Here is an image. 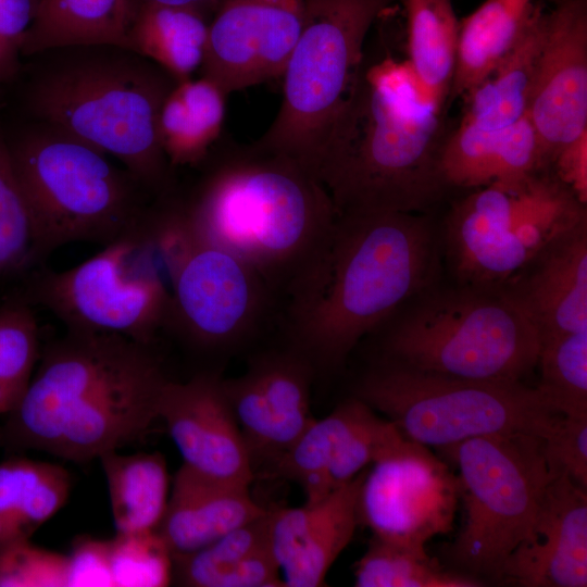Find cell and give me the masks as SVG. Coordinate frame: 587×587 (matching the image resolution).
<instances>
[{"label": "cell", "instance_id": "cell-1", "mask_svg": "<svg viewBox=\"0 0 587 587\" xmlns=\"http://www.w3.org/2000/svg\"><path fill=\"white\" fill-rule=\"evenodd\" d=\"M442 255L430 213L337 214L324 250L280 304L286 345L315 374L337 371L363 337L436 287Z\"/></svg>", "mask_w": 587, "mask_h": 587}, {"label": "cell", "instance_id": "cell-2", "mask_svg": "<svg viewBox=\"0 0 587 587\" xmlns=\"http://www.w3.org/2000/svg\"><path fill=\"white\" fill-rule=\"evenodd\" d=\"M0 445L86 463L140 439L170 380L153 345L66 329L43 347Z\"/></svg>", "mask_w": 587, "mask_h": 587}, {"label": "cell", "instance_id": "cell-3", "mask_svg": "<svg viewBox=\"0 0 587 587\" xmlns=\"http://www.w3.org/2000/svg\"><path fill=\"white\" fill-rule=\"evenodd\" d=\"M446 137L444 110L420 91L407 63L364 51L313 172L337 214L430 213L449 189L440 168Z\"/></svg>", "mask_w": 587, "mask_h": 587}, {"label": "cell", "instance_id": "cell-4", "mask_svg": "<svg viewBox=\"0 0 587 587\" xmlns=\"http://www.w3.org/2000/svg\"><path fill=\"white\" fill-rule=\"evenodd\" d=\"M216 143L183 196L192 229L252 267L282 303L332 235L333 200L316 175L287 154L255 142Z\"/></svg>", "mask_w": 587, "mask_h": 587}, {"label": "cell", "instance_id": "cell-5", "mask_svg": "<svg viewBox=\"0 0 587 587\" xmlns=\"http://www.w3.org/2000/svg\"><path fill=\"white\" fill-rule=\"evenodd\" d=\"M51 58L30 80L26 103L43 124L118 159L154 198L176 190L159 142L161 105L177 82L140 54L79 45Z\"/></svg>", "mask_w": 587, "mask_h": 587}, {"label": "cell", "instance_id": "cell-6", "mask_svg": "<svg viewBox=\"0 0 587 587\" xmlns=\"http://www.w3.org/2000/svg\"><path fill=\"white\" fill-rule=\"evenodd\" d=\"M192 241L183 196L174 191L154 199L134 226L80 264L35 270L20 292L66 329L153 345Z\"/></svg>", "mask_w": 587, "mask_h": 587}, {"label": "cell", "instance_id": "cell-7", "mask_svg": "<svg viewBox=\"0 0 587 587\" xmlns=\"http://www.w3.org/2000/svg\"><path fill=\"white\" fill-rule=\"evenodd\" d=\"M32 216L40 265L64 245L102 247L134 226L155 199L95 147L43 123L7 137Z\"/></svg>", "mask_w": 587, "mask_h": 587}, {"label": "cell", "instance_id": "cell-8", "mask_svg": "<svg viewBox=\"0 0 587 587\" xmlns=\"http://www.w3.org/2000/svg\"><path fill=\"white\" fill-rule=\"evenodd\" d=\"M413 302L378 328L380 358L479 382H522L537 365L538 333L502 290L457 284Z\"/></svg>", "mask_w": 587, "mask_h": 587}, {"label": "cell", "instance_id": "cell-9", "mask_svg": "<svg viewBox=\"0 0 587 587\" xmlns=\"http://www.w3.org/2000/svg\"><path fill=\"white\" fill-rule=\"evenodd\" d=\"M587 222V208L549 170L471 189L440 229L459 285L503 289L552 242Z\"/></svg>", "mask_w": 587, "mask_h": 587}, {"label": "cell", "instance_id": "cell-10", "mask_svg": "<svg viewBox=\"0 0 587 587\" xmlns=\"http://www.w3.org/2000/svg\"><path fill=\"white\" fill-rule=\"evenodd\" d=\"M353 396L385 414L405 439L440 450L494 435L544 438L559 416L522 382L449 377L383 358L357 382Z\"/></svg>", "mask_w": 587, "mask_h": 587}, {"label": "cell", "instance_id": "cell-11", "mask_svg": "<svg viewBox=\"0 0 587 587\" xmlns=\"http://www.w3.org/2000/svg\"><path fill=\"white\" fill-rule=\"evenodd\" d=\"M302 2V27L280 76L279 110L254 142L313 172L322 142L359 73L366 37L394 0Z\"/></svg>", "mask_w": 587, "mask_h": 587}, {"label": "cell", "instance_id": "cell-12", "mask_svg": "<svg viewBox=\"0 0 587 587\" xmlns=\"http://www.w3.org/2000/svg\"><path fill=\"white\" fill-rule=\"evenodd\" d=\"M441 450L458 467L465 509L464 525L446 549L447 557L462 574L500 582L503 565L526 535L554 473L542 437L485 436Z\"/></svg>", "mask_w": 587, "mask_h": 587}, {"label": "cell", "instance_id": "cell-13", "mask_svg": "<svg viewBox=\"0 0 587 587\" xmlns=\"http://www.w3.org/2000/svg\"><path fill=\"white\" fill-rule=\"evenodd\" d=\"M193 235L163 330L193 351L225 353L252 339L280 303L247 263Z\"/></svg>", "mask_w": 587, "mask_h": 587}, {"label": "cell", "instance_id": "cell-14", "mask_svg": "<svg viewBox=\"0 0 587 587\" xmlns=\"http://www.w3.org/2000/svg\"><path fill=\"white\" fill-rule=\"evenodd\" d=\"M459 496L458 477L447 464L404 439L366 471L358 516L378 539L426 550L433 537L452 528Z\"/></svg>", "mask_w": 587, "mask_h": 587}, {"label": "cell", "instance_id": "cell-15", "mask_svg": "<svg viewBox=\"0 0 587 587\" xmlns=\"http://www.w3.org/2000/svg\"><path fill=\"white\" fill-rule=\"evenodd\" d=\"M315 375L308 360L286 345L253 357L242 375L222 379L254 476L268 474L314 420Z\"/></svg>", "mask_w": 587, "mask_h": 587}, {"label": "cell", "instance_id": "cell-16", "mask_svg": "<svg viewBox=\"0 0 587 587\" xmlns=\"http://www.w3.org/2000/svg\"><path fill=\"white\" fill-rule=\"evenodd\" d=\"M302 22V0H220L201 76L227 96L280 77Z\"/></svg>", "mask_w": 587, "mask_h": 587}, {"label": "cell", "instance_id": "cell-17", "mask_svg": "<svg viewBox=\"0 0 587 587\" xmlns=\"http://www.w3.org/2000/svg\"><path fill=\"white\" fill-rule=\"evenodd\" d=\"M527 117L539 142L542 170L587 132V0H558L545 12Z\"/></svg>", "mask_w": 587, "mask_h": 587}, {"label": "cell", "instance_id": "cell-18", "mask_svg": "<svg viewBox=\"0 0 587 587\" xmlns=\"http://www.w3.org/2000/svg\"><path fill=\"white\" fill-rule=\"evenodd\" d=\"M223 377L199 372L186 382L168 380L158 417L183 457V464L215 480L249 486L255 478Z\"/></svg>", "mask_w": 587, "mask_h": 587}, {"label": "cell", "instance_id": "cell-19", "mask_svg": "<svg viewBox=\"0 0 587 587\" xmlns=\"http://www.w3.org/2000/svg\"><path fill=\"white\" fill-rule=\"evenodd\" d=\"M500 583L587 586V488L554 472L530 526L507 559Z\"/></svg>", "mask_w": 587, "mask_h": 587}, {"label": "cell", "instance_id": "cell-20", "mask_svg": "<svg viewBox=\"0 0 587 587\" xmlns=\"http://www.w3.org/2000/svg\"><path fill=\"white\" fill-rule=\"evenodd\" d=\"M364 470L326 497L270 510V546L285 586L320 587L351 541Z\"/></svg>", "mask_w": 587, "mask_h": 587}, {"label": "cell", "instance_id": "cell-21", "mask_svg": "<svg viewBox=\"0 0 587 587\" xmlns=\"http://www.w3.org/2000/svg\"><path fill=\"white\" fill-rule=\"evenodd\" d=\"M501 290L540 340L587 329V222L552 242Z\"/></svg>", "mask_w": 587, "mask_h": 587}, {"label": "cell", "instance_id": "cell-22", "mask_svg": "<svg viewBox=\"0 0 587 587\" xmlns=\"http://www.w3.org/2000/svg\"><path fill=\"white\" fill-rule=\"evenodd\" d=\"M267 509L250 487L212 479L182 464L157 528L173 557L200 550Z\"/></svg>", "mask_w": 587, "mask_h": 587}, {"label": "cell", "instance_id": "cell-23", "mask_svg": "<svg viewBox=\"0 0 587 587\" xmlns=\"http://www.w3.org/2000/svg\"><path fill=\"white\" fill-rule=\"evenodd\" d=\"M440 168L449 188L514 183L544 171L539 142L527 115L500 129L460 123L447 135Z\"/></svg>", "mask_w": 587, "mask_h": 587}, {"label": "cell", "instance_id": "cell-24", "mask_svg": "<svg viewBox=\"0 0 587 587\" xmlns=\"http://www.w3.org/2000/svg\"><path fill=\"white\" fill-rule=\"evenodd\" d=\"M173 582L189 587L284 586L270 546V510L200 550L173 557Z\"/></svg>", "mask_w": 587, "mask_h": 587}, {"label": "cell", "instance_id": "cell-25", "mask_svg": "<svg viewBox=\"0 0 587 587\" xmlns=\"http://www.w3.org/2000/svg\"><path fill=\"white\" fill-rule=\"evenodd\" d=\"M535 0H485L459 25L449 100L467 96L513 50L537 9Z\"/></svg>", "mask_w": 587, "mask_h": 587}, {"label": "cell", "instance_id": "cell-26", "mask_svg": "<svg viewBox=\"0 0 587 587\" xmlns=\"http://www.w3.org/2000/svg\"><path fill=\"white\" fill-rule=\"evenodd\" d=\"M210 17L186 7L153 2L132 4L126 49L152 61L177 83L200 70Z\"/></svg>", "mask_w": 587, "mask_h": 587}, {"label": "cell", "instance_id": "cell-27", "mask_svg": "<svg viewBox=\"0 0 587 587\" xmlns=\"http://www.w3.org/2000/svg\"><path fill=\"white\" fill-rule=\"evenodd\" d=\"M227 95L200 76L177 83L158 117L159 142L173 168L199 166L220 140Z\"/></svg>", "mask_w": 587, "mask_h": 587}, {"label": "cell", "instance_id": "cell-28", "mask_svg": "<svg viewBox=\"0 0 587 587\" xmlns=\"http://www.w3.org/2000/svg\"><path fill=\"white\" fill-rule=\"evenodd\" d=\"M132 0H39L22 54L79 45L126 48Z\"/></svg>", "mask_w": 587, "mask_h": 587}, {"label": "cell", "instance_id": "cell-29", "mask_svg": "<svg viewBox=\"0 0 587 587\" xmlns=\"http://www.w3.org/2000/svg\"><path fill=\"white\" fill-rule=\"evenodd\" d=\"M545 12L537 7L529 25L513 50L465 100L460 123L482 129L508 127L527 115L539 50Z\"/></svg>", "mask_w": 587, "mask_h": 587}, {"label": "cell", "instance_id": "cell-30", "mask_svg": "<svg viewBox=\"0 0 587 587\" xmlns=\"http://www.w3.org/2000/svg\"><path fill=\"white\" fill-rule=\"evenodd\" d=\"M407 66L420 91L440 109L449 100L460 22L452 0H402Z\"/></svg>", "mask_w": 587, "mask_h": 587}, {"label": "cell", "instance_id": "cell-31", "mask_svg": "<svg viewBox=\"0 0 587 587\" xmlns=\"http://www.w3.org/2000/svg\"><path fill=\"white\" fill-rule=\"evenodd\" d=\"M110 497L116 533L157 530L170 496L164 457L159 452L99 457Z\"/></svg>", "mask_w": 587, "mask_h": 587}, {"label": "cell", "instance_id": "cell-32", "mask_svg": "<svg viewBox=\"0 0 587 587\" xmlns=\"http://www.w3.org/2000/svg\"><path fill=\"white\" fill-rule=\"evenodd\" d=\"M71 477L60 465L26 458L0 462V516L25 538L65 504Z\"/></svg>", "mask_w": 587, "mask_h": 587}, {"label": "cell", "instance_id": "cell-33", "mask_svg": "<svg viewBox=\"0 0 587 587\" xmlns=\"http://www.w3.org/2000/svg\"><path fill=\"white\" fill-rule=\"evenodd\" d=\"M362 407L363 401L353 396L325 417L314 419L268 475L298 484L305 502L326 497L328 472Z\"/></svg>", "mask_w": 587, "mask_h": 587}, {"label": "cell", "instance_id": "cell-34", "mask_svg": "<svg viewBox=\"0 0 587 587\" xmlns=\"http://www.w3.org/2000/svg\"><path fill=\"white\" fill-rule=\"evenodd\" d=\"M358 587H477L483 580L449 572L426 550H415L373 536L369 548L355 563Z\"/></svg>", "mask_w": 587, "mask_h": 587}, {"label": "cell", "instance_id": "cell-35", "mask_svg": "<svg viewBox=\"0 0 587 587\" xmlns=\"http://www.w3.org/2000/svg\"><path fill=\"white\" fill-rule=\"evenodd\" d=\"M537 385L554 415L587 417V329L540 340Z\"/></svg>", "mask_w": 587, "mask_h": 587}, {"label": "cell", "instance_id": "cell-36", "mask_svg": "<svg viewBox=\"0 0 587 587\" xmlns=\"http://www.w3.org/2000/svg\"><path fill=\"white\" fill-rule=\"evenodd\" d=\"M33 305L18 291L0 303V415L22 400L40 355Z\"/></svg>", "mask_w": 587, "mask_h": 587}, {"label": "cell", "instance_id": "cell-37", "mask_svg": "<svg viewBox=\"0 0 587 587\" xmlns=\"http://www.w3.org/2000/svg\"><path fill=\"white\" fill-rule=\"evenodd\" d=\"M32 216L0 132V285L22 279L41 267Z\"/></svg>", "mask_w": 587, "mask_h": 587}, {"label": "cell", "instance_id": "cell-38", "mask_svg": "<svg viewBox=\"0 0 587 587\" xmlns=\"http://www.w3.org/2000/svg\"><path fill=\"white\" fill-rule=\"evenodd\" d=\"M114 587H163L173 579V555L157 530L110 539Z\"/></svg>", "mask_w": 587, "mask_h": 587}, {"label": "cell", "instance_id": "cell-39", "mask_svg": "<svg viewBox=\"0 0 587 587\" xmlns=\"http://www.w3.org/2000/svg\"><path fill=\"white\" fill-rule=\"evenodd\" d=\"M67 555L29 539L0 549V587L66 586Z\"/></svg>", "mask_w": 587, "mask_h": 587}, {"label": "cell", "instance_id": "cell-40", "mask_svg": "<svg viewBox=\"0 0 587 587\" xmlns=\"http://www.w3.org/2000/svg\"><path fill=\"white\" fill-rule=\"evenodd\" d=\"M542 447L551 471L563 472L587 488V417L559 415Z\"/></svg>", "mask_w": 587, "mask_h": 587}, {"label": "cell", "instance_id": "cell-41", "mask_svg": "<svg viewBox=\"0 0 587 587\" xmlns=\"http://www.w3.org/2000/svg\"><path fill=\"white\" fill-rule=\"evenodd\" d=\"M38 4L39 0H0V86L21 70L24 40Z\"/></svg>", "mask_w": 587, "mask_h": 587}, {"label": "cell", "instance_id": "cell-42", "mask_svg": "<svg viewBox=\"0 0 587 587\" xmlns=\"http://www.w3.org/2000/svg\"><path fill=\"white\" fill-rule=\"evenodd\" d=\"M66 586L114 587L110 539L82 536L74 540L67 555Z\"/></svg>", "mask_w": 587, "mask_h": 587}, {"label": "cell", "instance_id": "cell-43", "mask_svg": "<svg viewBox=\"0 0 587 587\" xmlns=\"http://www.w3.org/2000/svg\"><path fill=\"white\" fill-rule=\"evenodd\" d=\"M548 170L587 204V132L560 149Z\"/></svg>", "mask_w": 587, "mask_h": 587}, {"label": "cell", "instance_id": "cell-44", "mask_svg": "<svg viewBox=\"0 0 587 587\" xmlns=\"http://www.w3.org/2000/svg\"><path fill=\"white\" fill-rule=\"evenodd\" d=\"M137 2H153L191 8L203 13L211 20L220 0H132V4Z\"/></svg>", "mask_w": 587, "mask_h": 587}]
</instances>
